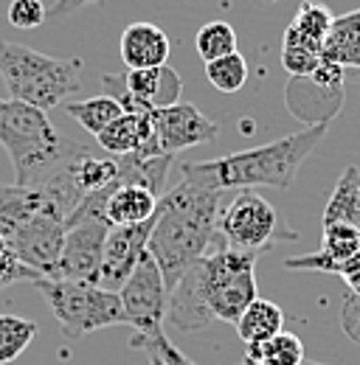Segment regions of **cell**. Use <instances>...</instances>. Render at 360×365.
<instances>
[{
	"label": "cell",
	"instance_id": "obj_3",
	"mask_svg": "<svg viewBox=\"0 0 360 365\" xmlns=\"http://www.w3.org/2000/svg\"><path fill=\"white\" fill-rule=\"evenodd\" d=\"M0 146L14 163L17 185L26 188H34L76 149V143L56 133L45 110L17 98H0Z\"/></svg>",
	"mask_w": 360,
	"mask_h": 365
},
{
	"label": "cell",
	"instance_id": "obj_6",
	"mask_svg": "<svg viewBox=\"0 0 360 365\" xmlns=\"http://www.w3.org/2000/svg\"><path fill=\"white\" fill-rule=\"evenodd\" d=\"M34 287L43 292L65 340H79L90 331L110 329L124 320V307L119 292L104 289L99 284L62 281V278H40Z\"/></svg>",
	"mask_w": 360,
	"mask_h": 365
},
{
	"label": "cell",
	"instance_id": "obj_2",
	"mask_svg": "<svg viewBox=\"0 0 360 365\" xmlns=\"http://www.w3.org/2000/svg\"><path fill=\"white\" fill-rule=\"evenodd\" d=\"M326 135V124L304 127L293 135H284L265 146L242 149L214 160L183 163V180L214 188V191H242V188H290L301 163Z\"/></svg>",
	"mask_w": 360,
	"mask_h": 365
},
{
	"label": "cell",
	"instance_id": "obj_18",
	"mask_svg": "<svg viewBox=\"0 0 360 365\" xmlns=\"http://www.w3.org/2000/svg\"><path fill=\"white\" fill-rule=\"evenodd\" d=\"M321 56L341 62L344 68L360 71V9L346 11L332 20V29L324 40Z\"/></svg>",
	"mask_w": 360,
	"mask_h": 365
},
{
	"label": "cell",
	"instance_id": "obj_25",
	"mask_svg": "<svg viewBox=\"0 0 360 365\" xmlns=\"http://www.w3.org/2000/svg\"><path fill=\"white\" fill-rule=\"evenodd\" d=\"M37 337V323L17 315H0V365L17 360Z\"/></svg>",
	"mask_w": 360,
	"mask_h": 365
},
{
	"label": "cell",
	"instance_id": "obj_30",
	"mask_svg": "<svg viewBox=\"0 0 360 365\" xmlns=\"http://www.w3.org/2000/svg\"><path fill=\"white\" fill-rule=\"evenodd\" d=\"M6 17L14 29L31 31V29H40L48 20V9H45L43 0H11Z\"/></svg>",
	"mask_w": 360,
	"mask_h": 365
},
{
	"label": "cell",
	"instance_id": "obj_4",
	"mask_svg": "<svg viewBox=\"0 0 360 365\" xmlns=\"http://www.w3.org/2000/svg\"><path fill=\"white\" fill-rule=\"evenodd\" d=\"M0 79L9 98L48 113L79 91V62L45 56L29 46L0 40Z\"/></svg>",
	"mask_w": 360,
	"mask_h": 365
},
{
	"label": "cell",
	"instance_id": "obj_22",
	"mask_svg": "<svg viewBox=\"0 0 360 365\" xmlns=\"http://www.w3.org/2000/svg\"><path fill=\"white\" fill-rule=\"evenodd\" d=\"M321 51H324L321 43H315L310 37L299 34L293 26H287L281 37V65L290 76H310L321 62Z\"/></svg>",
	"mask_w": 360,
	"mask_h": 365
},
{
	"label": "cell",
	"instance_id": "obj_28",
	"mask_svg": "<svg viewBox=\"0 0 360 365\" xmlns=\"http://www.w3.org/2000/svg\"><path fill=\"white\" fill-rule=\"evenodd\" d=\"M321 250L329 253L338 264H344L349 256H355L360 250V230L346 222H335V225H321ZM341 273V270H338Z\"/></svg>",
	"mask_w": 360,
	"mask_h": 365
},
{
	"label": "cell",
	"instance_id": "obj_38",
	"mask_svg": "<svg viewBox=\"0 0 360 365\" xmlns=\"http://www.w3.org/2000/svg\"><path fill=\"white\" fill-rule=\"evenodd\" d=\"M262 3H279V0H262Z\"/></svg>",
	"mask_w": 360,
	"mask_h": 365
},
{
	"label": "cell",
	"instance_id": "obj_29",
	"mask_svg": "<svg viewBox=\"0 0 360 365\" xmlns=\"http://www.w3.org/2000/svg\"><path fill=\"white\" fill-rule=\"evenodd\" d=\"M23 281H40V275L34 273L31 267H26L20 259H17V253L11 250V245L0 236V289H6V287H14V284H23Z\"/></svg>",
	"mask_w": 360,
	"mask_h": 365
},
{
	"label": "cell",
	"instance_id": "obj_34",
	"mask_svg": "<svg viewBox=\"0 0 360 365\" xmlns=\"http://www.w3.org/2000/svg\"><path fill=\"white\" fill-rule=\"evenodd\" d=\"M99 3H104V0H56V3L48 9V20L68 17V14H74V11L85 9V6H99Z\"/></svg>",
	"mask_w": 360,
	"mask_h": 365
},
{
	"label": "cell",
	"instance_id": "obj_36",
	"mask_svg": "<svg viewBox=\"0 0 360 365\" xmlns=\"http://www.w3.org/2000/svg\"><path fill=\"white\" fill-rule=\"evenodd\" d=\"M146 357H149V365H169V363H164L158 354H146Z\"/></svg>",
	"mask_w": 360,
	"mask_h": 365
},
{
	"label": "cell",
	"instance_id": "obj_31",
	"mask_svg": "<svg viewBox=\"0 0 360 365\" xmlns=\"http://www.w3.org/2000/svg\"><path fill=\"white\" fill-rule=\"evenodd\" d=\"M133 346L135 349H144L146 354H158L164 363L169 365H197L194 360H189L183 351H180L178 346L164 334V331H158V334H149V337H133Z\"/></svg>",
	"mask_w": 360,
	"mask_h": 365
},
{
	"label": "cell",
	"instance_id": "obj_15",
	"mask_svg": "<svg viewBox=\"0 0 360 365\" xmlns=\"http://www.w3.org/2000/svg\"><path fill=\"white\" fill-rule=\"evenodd\" d=\"M124 82L138 101H144L149 110H164L178 104L183 96V79L175 68L158 65V68H138L127 71Z\"/></svg>",
	"mask_w": 360,
	"mask_h": 365
},
{
	"label": "cell",
	"instance_id": "obj_20",
	"mask_svg": "<svg viewBox=\"0 0 360 365\" xmlns=\"http://www.w3.org/2000/svg\"><path fill=\"white\" fill-rule=\"evenodd\" d=\"M358 194H360V169L358 166H346L338 185H335V191H332V197H329V202H326V208H324L321 225H335V222L355 225Z\"/></svg>",
	"mask_w": 360,
	"mask_h": 365
},
{
	"label": "cell",
	"instance_id": "obj_12",
	"mask_svg": "<svg viewBox=\"0 0 360 365\" xmlns=\"http://www.w3.org/2000/svg\"><path fill=\"white\" fill-rule=\"evenodd\" d=\"M152 124H155V138L164 155H178L180 149L211 143L220 135V124L203 115L189 101H178L164 110H152Z\"/></svg>",
	"mask_w": 360,
	"mask_h": 365
},
{
	"label": "cell",
	"instance_id": "obj_19",
	"mask_svg": "<svg viewBox=\"0 0 360 365\" xmlns=\"http://www.w3.org/2000/svg\"><path fill=\"white\" fill-rule=\"evenodd\" d=\"M236 326V334L242 337L245 346H254V343H265L273 334L284 331V312L279 304H273L268 298H256L242 315L234 323Z\"/></svg>",
	"mask_w": 360,
	"mask_h": 365
},
{
	"label": "cell",
	"instance_id": "obj_33",
	"mask_svg": "<svg viewBox=\"0 0 360 365\" xmlns=\"http://www.w3.org/2000/svg\"><path fill=\"white\" fill-rule=\"evenodd\" d=\"M341 326H344L346 337L360 346V295L358 292H349V295H346L344 309H341Z\"/></svg>",
	"mask_w": 360,
	"mask_h": 365
},
{
	"label": "cell",
	"instance_id": "obj_26",
	"mask_svg": "<svg viewBox=\"0 0 360 365\" xmlns=\"http://www.w3.org/2000/svg\"><path fill=\"white\" fill-rule=\"evenodd\" d=\"M194 48H197V53H200L203 62L220 59L225 53H234L236 51V31L225 20H211V23H206L197 31Z\"/></svg>",
	"mask_w": 360,
	"mask_h": 365
},
{
	"label": "cell",
	"instance_id": "obj_9",
	"mask_svg": "<svg viewBox=\"0 0 360 365\" xmlns=\"http://www.w3.org/2000/svg\"><path fill=\"white\" fill-rule=\"evenodd\" d=\"M65 222H68V217L62 211H56L54 205H48L43 197V208L9 239L17 259L26 267H31L40 278L56 275L62 242H65Z\"/></svg>",
	"mask_w": 360,
	"mask_h": 365
},
{
	"label": "cell",
	"instance_id": "obj_8",
	"mask_svg": "<svg viewBox=\"0 0 360 365\" xmlns=\"http://www.w3.org/2000/svg\"><path fill=\"white\" fill-rule=\"evenodd\" d=\"M119 298L124 307V320L133 326L138 337H149V334L164 331L169 289H166L164 275L149 253L141 256L133 275L119 289Z\"/></svg>",
	"mask_w": 360,
	"mask_h": 365
},
{
	"label": "cell",
	"instance_id": "obj_32",
	"mask_svg": "<svg viewBox=\"0 0 360 365\" xmlns=\"http://www.w3.org/2000/svg\"><path fill=\"white\" fill-rule=\"evenodd\" d=\"M344 76H346V68L335 59H326V56H321L318 68L310 73V79L321 88H344Z\"/></svg>",
	"mask_w": 360,
	"mask_h": 365
},
{
	"label": "cell",
	"instance_id": "obj_1",
	"mask_svg": "<svg viewBox=\"0 0 360 365\" xmlns=\"http://www.w3.org/2000/svg\"><path fill=\"white\" fill-rule=\"evenodd\" d=\"M220 197L223 191L186 180L158 197L146 253L155 259L166 289H172L180 275L209 253L217 233Z\"/></svg>",
	"mask_w": 360,
	"mask_h": 365
},
{
	"label": "cell",
	"instance_id": "obj_24",
	"mask_svg": "<svg viewBox=\"0 0 360 365\" xmlns=\"http://www.w3.org/2000/svg\"><path fill=\"white\" fill-rule=\"evenodd\" d=\"M206 79L214 91L220 93H239L248 82V59L234 51V53H225L220 59H211L206 62Z\"/></svg>",
	"mask_w": 360,
	"mask_h": 365
},
{
	"label": "cell",
	"instance_id": "obj_5",
	"mask_svg": "<svg viewBox=\"0 0 360 365\" xmlns=\"http://www.w3.org/2000/svg\"><path fill=\"white\" fill-rule=\"evenodd\" d=\"M256 253H242L211 242L209 253L191 267L203 301L214 320L236 323L239 315L259 298L256 292Z\"/></svg>",
	"mask_w": 360,
	"mask_h": 365
},
{
	"label": "cell",
	"instance_id": "obj_17",
	"mask_svg": "<svg viewBox=\"0 0 360 365\" xmlns=\"http://www.w3.org/2000/svg\"><path fill=\"white\" fill-rule=\"evenodd\" d=\"M43 208V194L26 185H0V236L9 242L37 211Z\"/></svg>",
	"mask_w": 360,
	"mask_h": 365
},
{
	"label": "cell",
	"instance_id": "obj_11",
	"mask_svg": "<svg viewBox=\"0 0 360 365\" xmlns=\"http://www.w3.org/2000/svg\"><path fill=\"white\" fill-rule=\"evenodd\" d=\"M155 225V214L146 222L138 225H121V228L107 230L104 239V250H101V267H99V287L119 292L124 287V281L133 275L138 267L141 256L146 253V242H149V230Z\"/></svg>",
	"mask_w": 360,
	"mask_h": 365
},
{
	"label": "cell",
	"instance_id": "obj_37",
	"mask_svg": "<svg viewBox=\"0 0 360 365\" xmlns=\"http://www.w3.org/2000/svg\"><path fill=\"white\" fill-rule=\"evenodd\" d=\"M355 228L360 230V194H358V211H355Z\"/></svg>",
	"mask_w": 360,
	"mask_h": 365
},
{
	"label": "cell",
	"instance_id": "obj_21",
	"mask_svg": "<svg viewBox=\"0 0 360 365\" xmlns=\"http://www.w3.org/2000/svg\"><path fill=\"white\" fill-rule=\"evenodd\" d=\"M245 360L256 365H301L304 363V343L299 340V334L279 331L265 343L248 346Z\"/></svg>",
	"mask_w": 360,
	"mask_h": 365
},
{
	"label": "cell",
	"instance_id": "obj_7",
	"mask_svg": "<svg viewBox=\"0 0 360 365\" xmlns=\"http://www.w3.org/2000/svg\"><path fill=\"white\" fill-rule=\"evenodd\" d=\"M299 233L290 228L276 205L259 197L254 188H242L231 205L220 208L214 245L262 256L279 242H296Z\"/></svg>",
	"mask_w": 360,
	"mask_h": 365
},
{
	"label": "cell",
	"instance_id": "obj_14",
	"mask_svg": "<svg viewBox=\"0 0 360 365\" xmlns=\"http://www.w3.org/2000/svg\"><path fill=\"white\" fill-rule=\"evenodd\" d=\"M119 53L127 71L158 68V65H166L169 59V37L164 34V29L152 23H133L124 29L119 40Z\"/></svg>",
	"mask_w": 360,
	"mask_h": 365
},
{
	"label": "cell",
	"instance_id": "obj_27",
	"mask_svg": "<svg viewBox=\"0 0 360 365\" xmlns=\"http://www.w3.org/2000/svg\"><path fill=\"white\" fill-rule=\"evenodd\" d=\"M332 20H335V14H332L324 3L304 0V3L299 6V11H296V17H293L290 26H293L299 34H304V37H310V40L324 46V40H326V34H329V29H332Z\"/></svg>",
	"mask_w": 360,
	"mask_h": 365
},
{
	"label": "cell",
	"instance_id": "obj_10",
	"mask_svg": "<svg viewBox=\"0 0 360 365\" xmlns=\"http://www.w3.org/2000/svg\"><path fill=\"white\" fill-rule=\"evenodd\" d=\"M107 230H110V225L104 220H68L65 222V242H62V253H59V264H56L54 278L96 284Z\"/></svg>",
	"mask_w": 360,
	"mask_h": 365
},
{
	"label": "cell",
	"instance_id": "obj_35",
	"mask_svg": "<svg viewBox=\"0 0 360 365\" xmlns=\"http://www.w3.org/2000/svg\"><path fill=\"white\" fill-rule=\"evenodd\" d=\"M341 278L346 281V287H349V292H358L360 295V250L355 256H349L344 264H341Z\"/></svg>",
	"mask_w": 360,
	"mask_h": 365
},
{
	"label": "cell",
	"instance_id": "obj_13",
	"mask_svg": "<svg viewBox=\"0 0 360 365\" xmlns=\"http://www.w3.org/2000/svg\"><path fill=\"white\" fill-rule=\"evenodd\" d=\"M284 104L307 127H329V121L344 107V88H321L310 76H290L284 88Z\"/></svg>",
	"mask_w": 360,
	"mask_h": 365
},
{
	"label": "cell",
	"instance_id": "obj_16",
	"mask_svg": "<svg viewBox=\"0 0 360 365\" xmlns=\"http://www.w3.org/2000/svg\"><path fill=\"white\" fill-rule=\"evenodd\" d=\"M158 208V194H152L144 185L133 182H119L104 205V220L110 228H121V225H138L146 222Z\"/></svg>",
	"mask_w": 360,
	"mask_h": 365
},
{
	"label": "cell",
	"instance_id": "obj_23",
	"mask_svg": "<svg viewBox=\"0 0 360 365\" xmlns=\"http://www.w3.org/2000/svg\"><path fill=\"white\" fill-rule=\"evenodd\" d=\"M65 110H68V115L76 118L93 138L99 135L104 127H110V124L124 113V110L119 107V101H113V98L104 96V93L96 96V98H85V101H68Z\"/></svg>",
	"mask_w": 360,
	"mask_h": 365
}]
</instances>
